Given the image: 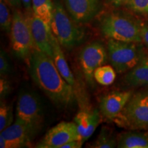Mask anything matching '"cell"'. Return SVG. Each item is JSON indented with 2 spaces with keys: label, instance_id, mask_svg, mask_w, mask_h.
<instances>
[{
  "label": "cell",
  "instance_id": "obj_1",
  "mask_svg": "<svg viewBox=\"0 0 148 148\" xmlns=\"http://www.w3.org/2000/svg\"><path fill=\"white\" fill-rule=\"evenodd\" d=\"M31 78L57 108H67L75 101L73 86L61 75L51 57L36 49L28 60Z\"/></svg>",
  "mask_w": 148,
  "mask_h": 148
},
{
  "label": "cell",
  "instance_id": "obj_2",
  "mask_svg": "<svg viewBox=\"0 0 148 148\" xmlns=\"http://www.w3.org/2000/svg\"><path fill=\"white\" fill-rule=\"evenodd\" d=\"M142 23L134 16L123 11H112L105 14L99 23V29L108 39L142 42Z\"/></svg>",
  "mask_w": 148,
  "mask_h": 148
},
{
  "label": "cell",
  "instance_id": "obj_3",
  "mask_svg": "<svg viewBox=\"0 0 148 148\" xmlns=\"http://www.w3.org/2000/svg\"><path fill=\"white\" fill-rule=\"evenodd\" d=\"M50 27L61 47L68 50L84 41V31L67 13L59 0H55L53 2Z\"/></svg>",
  "mask_w": 148,
  "mask_h": 148
},
{
  "label": "cell",
  "instance_id": "obj_4",
  "mask_svg": "<svg viewBox=\"0 0 148 148\" xmlns=\"http://www.w3.org/2000/svg\"><path fill=\"white\" fill-rule=\"evenodd\" d=\"M113 121L127 130L148 132V87L134 92Z\"/></svg>",
  "mask_w": 148,
  "mask_h": 148
},
{
  "label": "cell",
  "instance_id": "obj_5",
  "mask_svg": "<svg viewBox=\"0 0 148 148\" xmlns=\"http://www.w3.org/2000/svg\"><path fill=\"white\" fill-rule=\"evenodd\" d=\"M10 34L12 54L18 60H29L36 47L31 30L29 17L24 15L18 8H14L13 10Z\"/></svg>",
  "mask_w": 148,
  "mask_h": 148
},
{
  "label": "cell",
  "instance_id": "obj_6",
  "mask_svg": "<svg viewBox=\"0 0 148 148\" xmlns=\"http://www.w3.org/2000/svg\"><path fill=\"white\" fill-rule=\"evenodd\" d=\"M108 60L116 73H127L138 63L145 50L142 42L108 39Z\"/></svg>",
  "mask_w": 148,
  "mask_h": 148
},
{
  "label": "cell",
  "instance_id": "obj_7",
  "mask_svg": "<svg viewBox=\"0 0 148 148\" xmlns=\"http://www.w3.org/2000/svg\"><path fill=\"white\" fill-rule=\"evenodd\" d=\"M43 120V110L38 95L32 90H22L17 98L14 121L26 125L37 134Z\"/></svg>",
  "mask_w": 148,
  "mask_h": 148
},
{
  "label": "cell",
  "instance_id": "obj_8",
  "mask_svg": "<svg viewBox=\"0 0 148 148\" xmlns=\"http://www.w3.org/2000/svg\"><path fill=\"white\" fill-rule=\"evenodd\" d=\"M108 51L102 42L94 40L86 45L79 53V62L86 82L93 84L94 72L104 65L108 60Z\"/></svg>",
  "mask_w": 148,
  "mask_h": 148
},
{
  "label": "cell",
  "instance_id": "obj_9",
  "mask_svg": "<svg viewBox=\"0 0 148 148\" xmlns=\"http://www.w3.org/2000/svg\"><path fill=\"white\" fill-rule=\"evenodd\" d=\"M77 139L79 140V137L75 122L61 121L46 132L36 147L61 148L68 142Z\"/></svg>",
  "mask_w": 148,
  "mask_h": 148
},
{
  "label": "cell",
  "instance_id": "obj_10",
  "mask_svg": "<svg viewBox=\"0 0 148 148\" xmlns=\"http://www.w3.org/2000/svg\"><path fill=\"white\" fill-rule=\"evenodd\" d=\"M134 92L132 90H113L101 96L99 101V112L104 118L114 121L121 112Z\"/></svg>",
  "mask_w": 148,
  "mask_h": 148
},
{
  "label": "cell",
  "instance_id": "obj_11",
  "mask_svg": "<svg viewBox=\"0 0 148 148\" xmlns=\"http://www.w3.org/2000/svg\"><path fill=\"white\" fill-rule=\"evenodd\" d=\"M66 10L77 23H87L101 10L99 0H64Z\"/></svg>",
  "mask_w": 148,
  "mask_h": 148
},
{
  "label": "cell",
  "instance_id": "obj_12",
  "mask_svg": "<svg viewBox=\"0 0 148 148\" xmlns=\"http://www.w3.org/2000/svg\"><path fill=\"white\" fill-rule=\"evenodd\" d=\"M29 19L36 49L52 57L53 34L50 25L34 13Z\"/></svg>",
  "mask_w": 148,
  "mask_h": 148
},
{
  "label": "cell",
  "instance_id": "obj_13",
  "mask_svg": "<svg viewBox=\"0 0 148 148\" xmlns=\"http://www.w3.org/2000/svg\"><path fill=\"white\" fill-rule=\"evenodd\" d=\"M80 141L84 143L93 134L101 121L100 112L98 109L79 111L74 116Z\"/></svg>",
  "mask_w": 148,
  "mask_h": 148
},
{
  "label": "cell",
  "instance_id": "obj_14",
  "mask_svg": "<svg viewBox=\"0 0 148 148\" xmlns=\"http://www.w3.org/2000/svg\"><path fill=\"white\" fill-rule=\"evenodd\" d=\"M36 135V133L26 125L16 121H14L0 134V136L8 141L9 148L27 147Z\"/></svg>",
  "mask_w": 148,
  "mask_h": 148
},
{
  "label": "cell",
  "instance_id": "obj_15",
  "mask_svg": "<svg viewBox=\"0 0 148 148\" xmlns=\"http://www.w3.org/2000/svg\"><path fill=\"white\" fill-rule=\"evenodd\" d=\"M123 82L129 88L148 87V53L145 51L136 65L127 72Z\"/></svg>",
  "mask_w": 148,
  "mask_h": 148
},
{
  "label": "cell",
  "instance_id": "obj_16",
  "mask_svg": "<svg viewBox=\"0 0 148 148\" xmlns=\"http://www.w3.org/2000/svg\"><path fill=\"white\" fill-rule=\"evenodd\" d=\"M119 148H148V132L127 130L117 136Z\"/></svg>",
  "mask_w": 148,
  "mask_h": 148
},
{
  "label": "cell",
  "instance_id": "obj_17",
  "mask_svg": "<svg viewBox=\"0 0 148 148\" xmlns=\"http://www.w3.org/2000/svg\"><path fill=\"white\" fill-rule=\"evenodd\" d=\"M52 49L53 55L51 58L53 59L56 66L66 82L73 86L75 85L73 75L68 65L63 51L61 49V45L53 34L52 38Z\"/></svg>",
  "mask_w": 148,
  "mask_h": 148
},
{
  "label": "cell",
  "instance_id": "obj_18",
  "mask_svg": "<svg viewBox=\"0 0 148 148\" xmlns=\"http://www.w3.org/2000/svg\"><path fill=\"white\" fill-rule=\"evenodd\" d=\"M87 147L91 148H114L117 147V137H115L107 127H103L96 139Z\"/></svg>",
  "mask_w": 148,
  "mask_h": 148
},
{
  "label": "cell",
  "instance_id": "obj_19",
  "mask_svg": "<svg viewBox=\"0 0 148 148\" xmlns=\"http://www.w3.org/2000/svg\"><path fill=\"white\" fill-rule=\"evenodd\" d=\"M33 13L50 25L53 3L51 0H32Z\"/></svg>",
  "mask_w": 148,
  "mask_h": 148
},
{
  "label": "cell",
  "instance_id": "obj_20",
  "mask_svg": "<svg viewBox=\"0 0 148 148\" xmlns=\"http://www.w3.org/2000/svg\"><path fill=\"white\" fill-rule=\"evenodd\" d=\"M116 77V71L113 66L102 65L94 72V79L102 86H109L114 82Z\"/></svg>",
  "mask_w": 148,
  "mask_h": 148
},
{
  "label": "cell",
  "instance_id": "obj_21",
  "mask_svg": "<svg viewBox=\"0 0 148 148\" xmlns=\"http://www.w3.org/2000/svg\"><path fill=\"white\" fill-rule=\"evenodd\" d=\"M9 3L7 0H0V25L5 32L10 34L12 27V14H11Z\"/></svg>",
  "mask_w": 148,
  "mask_h": 148
},
{
  "label": "cell",
  "instance_id": "obj_22",
  "mask_svg": "<svg viewBox=\"0 0 148 148\" xmlns=\"http://www.w3.org/2000/svg\"><path fill=\"white\" fill-rule=\"evenodd\" d=\"M14 123L13 108L9 103L1 100L0 104V132Z\"/></svg>",
  "mask_w": 148,
  "mask_h": 148
},
{
  "label": "cell",
  "instance_id": "obj_23",
  "mask_svg": "<svg viewBox=\"0 0 148 148\" xmlns=\"http://www.w3.org/2000/svg\"><path fill=\"white\" fill-rule=\"evenodd\" d=\"M125 7L136 14L148 15V0H130Z\"/></svg>",
  "mask_w": 148,
  "mask_h": 148
},
{
  "label": "cell",
  "instance_id": "obj_24",
  "mask_svg": "<svg viewBox=\"0 0 148 148\" xmlns=\"http://www.w3.org/2000/svg\"><path fill=\"white\" fill-rule=\"evenodd\" d=\"M11 71V65L9 58L3 49L0 52V75L7 76Z\"/></svg>",
  "mask_w": 148,
  "mask_h": 148
},
{
  "label": "cell",
  "instance_id": "obj_25",
  "mask_svg": "<svg viewBox=\"0 0 148 148\" xmlns=\"http://www.w3.org/2000/svg\"><path fill=\"white\" fill-rule=\"evenodd\" d=\"M12 86L7 76H1L0 78V98L1 100H4L10 95Z\"/></svg>",
  "mask_w": 148,
  "mask_h": 148
},
{
  "label": "cell",
  "instance_id": "obj_26",
  "mask_svg": "<svg viewBox=\"0 0 148 148\" xmlns=\"http://www.w3.org/2000/svg\"><path fill=\"white\" fill-rule=\"evenodd\" d=\"M140 36H141L142 43L148 47V19L142 23Z\"/></svg>",
  "mask_w": 148,
  "mask_h": 148
},
{
  "label": "cell",
  "instance_id": "obj_27",
  "mask_svg": "<svg viewBox=\"0 0 148 148\" xmlns=\"http://www.w3.org/2000/svg\"><path fill=\"white\" fill-rule=\"evenodd\" d=\"M83 143L79 139L73 140L68 142L61 147V148H81Z\"/></svg>",
  "mask_w": 148,
  "mask_h": 148
},
{
  "label": "cell",
  "instance_id": "obj_28",
  "mask_svg": "<svg viewBox=\"0 0 148 148\" xmlns=\"http://www.w3.org/2000/svg\"><path fill=\"white\" fill-rule=\"evenodd\" d=\"M108 1L114 6L119 7L122 6V5H125L130 0H108Z\"/></svg>",
  "mask_w": 148,
  "mask_h": 148
},
{
  "label": "cell",
  "instance_id": "obj_29",
  "mask_svg": "<svg viewBox=\"0 0 148 148\" xmlns=\"http://www.w3.org/2000/svg\"><path fill=\"white\" fill-rule=\"evenodd\" d=\"M10 5L14 8H18L21 5V0H7Z\"/></svg>",
  "mask_w": 148,
  "mask_h": 148
},
{
  "label": "cell",
  "instance_id": "obj_30",
  "mask_svg": "<svg viewBox=\"0 0 148 148\" xmlns=\"http://www.w3.org/2000/svg\"><path fill=\"white\" fill-rule=\"evenodd\" d=\"M22 4L27 10L29 11L32 8V0H21Z\"/></svg>",
  "mask_w": 148,
  "mask_h": 148
}]
</instances>
